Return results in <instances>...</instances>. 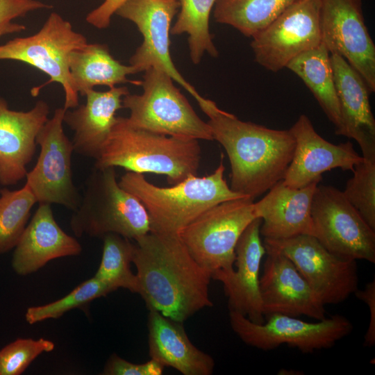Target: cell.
<instances>
[{
	"label": "cell",
	"instance_id": "20",
	"mask_svg": "<svg viewBox=\"0 0 375 375\" xmlns=\"http://www.w3.org/2000/svg\"><path fill=\"white\" fill-rule=\"evenodd\" d=\"M341 127L337 135L353 139L360 146L362 156L375 160V119L365 81L347 61L338 54H331Z\"/></svg>",
	"mask_w": 375,
	"mask_h": 375
},
{
	"label": "cell",
	"instance_id": "7",
	"mask_svg": "<svg viewBox=\"0 0 375 375\" xmlns=\"http://www.w3.org/2000/svg\"><path fill=\"white\" fill-rule=\"evenodd\" d=\"M87 43V38L74 31L69 22L53 12L35 34L0 44V60L22 62L49 76L47 82L31 90L33 96L50 83H60L65 94L63 108L69 110L79 105L69 69V56Z\"/></svg>",
	"mask_w": 375,
	"mask_h": 375
},
{
	"label": "cell",
	"instance_id": "19",
	"mask_svg": "<svg viewBox=\"0 0 375 375\" xmlns=\"http://www.w3.org/2000/svg\"><path fill=\"white\" fill-rule=\"evenodd\" d=\"M49 106L38 101L28 111L10 109L0 97V183L12 185L26 177L32 160L36 138L49 119Z\"/></svg>",
	"mask_w": 375,
	"mask_h": 375
},
{
	"label": "cell",
	"instance_id": "37",
	"mask_svg": "<svg viewBox=\"0 0 375 375\" xmlns=\"http://www.w3.org/2000/svg\"><path fill=\"white\" fill-rule=\"evenodd\" d=\"M354 294L365 302L369 309L370 319L364 337V345L371 347L375 344V281L367 283L362 290H357Z\"/></svg>",
	"mask_w": 375,
	"mask_h": 375
},
{
	"label": "cell",
	"instance_id": "14",
	"mask_svg": "<svg viewBox=\"0 0 375 375\" xmlns=\"http://www.w3.org/2000/svg\"><path fill=\"white\" fill-rule=\"evenodd\" d=\"M180 8L178 0H128L115 14L135 24L142 35V44L129 59L138 72L158 67L188 91L199 106L206 100L178 71L169 50L171 23Z\"/></svg>",
	"mask_w": 375,
	"mask_h": 375
},
{
	"label": "cell",
	"instance_id": "8",
	"mask_svg": "<svg viewBox=\"0 0 375 375\" xmlns=\"http://www.w3.org/2000/svg\"><path fill=\"white\" fill-rule=\"evenodd\" d=\"M256 218L253 199L230 200L203 212L178 235L192 258L212 276L217 270L234 269L237 242Z\"/></svg>",
	"mask_w": 375,
	"mask_h": 375
},
{
	"label": "cell",
	"instance_id": "10",
	"mask_svg": "<svg viewBox=\"0 0 375 375\" xmlns=\"http://www.w3.org/2000/svg\"><path fill=\"white\" fill-rule=\"evenodd\" d=\"M311 217L312 236L330 252L343 259L375 262V230L342 191L331 185H317Z\"/></svg>",
	"mask_w": 375,
	"mask_h": 375
},
{
	"label": "cell",
	"instance_id": "16",
	"mask_svg": "<svg viewBox=\"0 0 375 375\" xmlns=\"http://www.w3.org/2000/svg\"><path fill=\"white\" fill-rule=\"evenodd\" d=\"M264 246L267 258L260 276V293L265 317L282 314L324 319L325 305L291 260L279 250Z\"/></svg>",
	"mask_w": 375,
	"mask_h": 375
},
{
	"label": "cell",
	"instance_id": "30",
	"mask_svg": "<svg viewBox=\"0 0 375 375\" xmlns=\"http://www.w3.org/2000/svg\"><path fill=\"white\" fill-rule=\"evenodd\" d=\"M37 203L26 184L19 190H0V255L17 245Z\"/></svg>",
	"mask_w": 375,
	"mask_h": 375
},
{
	"label": "cell",
	"instance_id": "27",
	"mask_svg": "<svg viewBox=\"0 0 375 375\" xmlns=\"http://www.w3.org/2000/svg\"><path fill=\"white\" fill-rule=\"evenodd\" d=\"M297 0H217L215 20L252 38Z\"/></svg>",
	"mask_w": 375,
	"mask_h": 375
},
{
	"label": "cell",
	"instance_id": "28",
	"mask_svg": "<svg viewBox=\"0 0 375 375\" xmlns=\"http://www.w3.org/2000/svg\"><path fill=\"white\" fill-rule=\"evenodd\" d=\"M216 1L179 0L180 12L170 33L188 34L190 56L194 65L199 64L206 53L212 58L218 57L209 28L210 12Z\"/></svg>",
	"mask_w": 375,
	"mask_h": 375
},
{
	"label": "cell",
	"instance_id": "12",
	"mask_svg": "<svg viewBox=\"0 0 375 375\" xmlns=\"http://www.w3.org/2000/svg\"><path fill=\"white\" fill-rule=\"evenodd\" d=\"M66 110L56 108L40 129L36 144L40 153L33 169L26 175L25 184L39 203L58 204L75 210L81 197L72 180V142L63 130Z\"/></svg>",
	"mask_w": 375,
	"mask_h": 375
},
{
	"label": "cell",
	"instance_id": "5",
	"mask_svg": "<svg viewBox=\"0 0 375 375\" xmlns=\"http://www.w3.org/2000/svg\"><path fill=\"white\" fill-rule=\"evenodd\" d=\"M69 221L74 235L103 237L116 233L130 240L150 232L148 214L141 202L123 189L115 167H94L83 196Z\"/></svg>",
	"mask_w": 375,
	"mask_h": 375
},
{
	"label": "cell",
	"instance_id": "32",
	"mask_svg": "<svg viewBox=\"0 0 375 375\" xmlns=\"http://www.w3.org/2000/svg\"><path fill=\"white\" fill-rule=\"evenodd\" d=\"M343 194L368 225L375 230V160H363L355 165Z\"/></svg>",
	"mask_w": 375,
	"mask_h": 375
},
{
	"label": "cell",
	"instance_id": "6",
	"mask_svg": "<svg viewBox=\"0 0 375 375\" xmlns=\"http://www.w3.org/2000/svg\"><path fill=\"white\" fill-rule=\"evenodd\" d=\"M144 72L142 93H128L122 99L132 126L178 138L213 140L208 122L197 115L167 73L155 67Z\"/></svg>",
	"mask_w": 375,
	"mask_h": 375
},
{
	"label": "cell",
	"instance_id": "18",
	"mask_svg": "<svg viewBox=\"0 0 375 375\" xmlns=\"http://www.w3.org/2000/svg\"><path fill=\"white\" fill-rule=\"evenodd\" d=\"M261 223L260 218L255 219L240 237L235 247L236 269L217 270L211 276L222 283L229 311L257 324L265 320L260 293V270L265 254L260 233Z\"/></svg>",
	"mask_w": 375,
	"mask_h": 375
},
{
	"label": "cell",
	"instance_id": "33",
	"mask_svg": "<svg viewBox=\"0 0 375 375\" xmlns=\"http://www.w3.org/2000/svg\"><path fill=\"white\" fill-rule=\"evenodd\" d=\"M44 338H18L0 350V375H19L39 355L53 350Z\"/></svg>",
	"mask_w": 375,
	"mask_h": 375
},
{
	"label": "cell",
	"instance_id": "25",
	"mask_svg": "<svg viewBox=\"0 0 375 375\" xmlns=\"http://www.w3.org/2000/svg\"><path fill=\"white\" fill-rule=\"evenodd\" d=\"M69 69L75 90L81 96L94 87L109 88L130 83L141 85V81H131L128 76L138 73L134 67L116 60L106 44L87 43L72 51Z\"/></svg>",
	"mask_w": 375,
	"mask_h": 375
},
{
	"label": "cell",
	"instance_id": "17",
	"mask_svg": "<svg viewBox=\"0 0 375 375\" xmlns=\"http://www.w3.org/2000/svg\"><path fill=\"white\" fill-rule=\"evenodd\" d=\"M290 130L295 147L282 180L290 188H301L321 181L322 174L333 169L352 172L363 160L349 141L335 144L324 139L306 115H301Z\"/></svg>",
	"mask_w": 375,
	"mask_h": 375
},
{
	"label": "cell",
	"instance_id": "9",
	"mask_svg": "<svg viewBox=\"0 0 375 375\" xmlns=\"http://www.w3.org/2000/svg\"><path fill=\"white\" fill-rule=\"evenodd\" d=\"M230 325L246 344L263 351L273 350L281 344L297 348L303 353L328 349L349 335L352 323L344 316L335 315L317 322L296 317L272 314L265 322L257 324L247 317L229 311Z\"/></svg>",
	"mask_w": 375,
	"mask_h": 375
},
{
	"label": "cell",
	"instance_id": "3",
	"mask_svg": "<svg viewBox=\"0 0 375 375\" xmlns=\"http://www.w3.org/2000/svg\"><path fill=\"white\" fill-rule=\"evenodd\" d=\"M224 156L210 175L190 176L171 187L149 182L143 174L127 172L119 185L135 196L144 207L150 232L179 235L190 223L210 208L222 202L248 197L232 190L224 178Z\"/></svg>",
	"mask_w": 375,
	"mask_h": 375
},
{
	"label": "cell",
	"instance_id": "34",
	"mask_svg": "<svg viewBox=\"0 0 375 375\" xmlns=\"http://www.w3.org/2000/svg\"><path fill=\"white\" fill-rule=\"evenodd\" d=\"M51 7L38 0H0V38L26 30L24 25L13 22L16 18L36 10Z\"/></svg>",
	"mask_w": 375,
	"mask_h": 375
},
{
	"label": "cell",
	"instance_id": "4",
	"mask_svg": "<svg viewBox=\"0 0 375 375\" xmlns=\"http://www.w3.org/2000/svg\"><path fill=\"white\" fill-rule=\"evenodd\" d=\"M201 154L199 140L153 133L117 117L94 167H120L135 173L162 174L175 185L197 175Z\"/></svg>",
	"mask_w": 375,
	"mask_h": 375
},
{
	"label": "cell",
	"instance_id": "24",
	"mask_svg": "<svg viewBox=\"0 0 375 375\" xmlns=\"http://www.w3.org/2000/svg\"><path fill=\"white\" fill-rule=\"evenodd\" d=\"M148 347L150 358L183 375H211L214 359L196 347L183 323L154 309H148Z\"/></svg>",
	"mask_w": 375,
	"mask_h": 375
},
{
	"label": "cell",
	"instance_id": "15",
	"mask_svg": "<svg viewBox=\"0 0 375 375\" xmlns=\"http://www.w3.org/2000/svg\"><path fill=\"white\" fill-rule=\"evenodd\" d=\"M322 42L342 56L375 92V45L366 26L361 0H319Z\"/></svg>",
	"mask_w": 375,
	"mask_h": 375
},
{
	"label": "cell",
	"instance_id": "35",
	"mask_svg": "<svg viewBox=\"0 0 375 375\" xmlns=\"http://www.w3.org/2000/svg\"><path fill=\"white\" fill-rule=\"evenodd\" d=\"M164 367L163 365L152 358L142 364H135L113 353L105 364L102 374L161 375Z\"/></svg>",
	"mask_w": 375,
	"mask_h": 375
},
{
	"label": "cell",
	"instance_id": "21",
	"mask_svg": "<svg viewBox=\"0 0 375 375\" xmlns=\"http://www.w3.org/2000/svg\"><path fill=\"white\" fill-rule=\"evenodd\" d=\"M319 182L292 188L280 181L254 203L256 217L262 220L261 236L281 240L303 234L312 235L311 206Z\"/></svg>",
	"mask_w": 375,
	"mask_h": 375
},
{
	"label": "cell",
	"instance_id": "13",
	"mask_svg": "<svg viewBox=\"0 0 375 375\" xmlns=\"http://www.w3.org/2000/svg\"><path fill=\"white\" fill-rule=\"evenodd\" d=\"M319 0H297L251 38L255 61L277 72L322 43Z\"/></svg>",
	"mask_w": 375,
	"mask_h": 375
},
{
	"label": "cell",
	"instance_id": "23",
	"mask_svg": "<svg viewBox=\"0 0 375 375\" xmlns=\"http://www.w3.org/2000/svg\"><path fill=\"white\" fill-rule=\"evenodd\" d=\"M127 87L114 86L106 91H88L84 104L66 110L63 123L73 131L74 151L96 160L117 121V112L123 108Z\"/></svg>",
	"mask_w": 375,
	"mask_h": 375
},
{
	"label": "cell",
	"instance_id": "29",
	"mask_svg": "<svg viewBox=\"0 0 375 375\" xmlns=\"http://www.w3.org/2000/svg\"><path fill=\"white\" fill-rule=\"evenodd\" d=\"M102 238V256L94 276L115 290L122 288L138 293V277L131 270L130 265L135 243L116 233H107Z\"/></svg>",
	"mask_w": 375,
	"mask_h": 375
},
{
	"label": "cell",
	"instance_id": "1",
	"mask_svg": "<svg viewBox=\"0 0 375 375\" xmlns=\"http://www.w3.org/2000/svg\"><path fill=\"white\" fill-rule=\"evenodd\" d=\"M132 262L148 309L183 323L212 307L211 274L190 255L178 235L149 232L135 240Z\"/></svg>",
	"mask_w": 375,
	"mask_h": 375
},
{
	"label": "cell",
	"instance_id": "36",
	"mask_svg": "<svg viewBox=\"0 0 375 375\" xmlns=\"http://www.w3.org/2000/svg\"><path fill=\"white\" fill-rule=\"evenodd\" d=\"M126 1L128 0H103L99 6L87 15L85 20L97 28H106L109 26L112 15Z\"/></svg>",
	"mask_w": 375,
	"mask_h": 375
},
{
	"label": "cell",
	"instance_id": "11",
	"mask_svg": "<svg viewBox=\"0 0 375 375\" xmlns=\"http://www.w3.org/2000/svg\"><path fill=\"white\" fill-rule=\"evenodd\" d=\"M263 244L289 258L324 305L342 303L358 289L356 260L334 255L311 235L264 238Z\"/></svg>",
	"mask_w": 375,
	"mask_h": 375
},
{
	"label": "cell",
	"instance_id": "2",
	"mask_svg": "<svg viewBox=\"0 0 375 375\" xmlns=\"http://www.w3.org/2000/svg\"><path fill=\"white\" fill-rule=\"evenodd\" d=\"M200 108L209 118L213 140L228 155L232 190L254 200L283 179L295 147L290 129L242 121L209 99Z\"/></svg>",
	"mask_w": 375,
	"mask_h": 375
},
{
	"label": "cell",
	"instance_id": "22",
	"mask_svg": "<svg viewBox=\"0 0 375 375\" xmlns=\"http://www.w3.org/2000/svg\"><path fill=\"white\" fill-rule=\"evenodd\" d=\"M82 247L76 239L66 233L56 222L51 204L39 206L26 225L12 258V267L19 275L37 272L49 261L77 256Z\"/></svg>",
	"mask_w": 375,
	"mask_h": 375
},
{
	"label": "cell",
	"instance_id": "31",
	"mask_svg": "<svg viewBox=\"0 0 375 375\" xmlns=\"http://www.w3.org/2000/svg\"><path fill=\"white\" fill-rule=\"evenodd\" d=\"M115 290L94 276L81 283L71 292L51 303L27 309L25 319L30 324L60 317L67 312L85 306L95 299L104 297Z\"/></svg>",
	"mask_w": 375,
	"mask_h": 375
},
{
	"label": "cell",
	"instance_id": "26",
	"mask_svg": "<svg viewBox=\"0 0 375 375\" xmlns=\"http://www.w3.org/2000/svg\"><path fill=\"white\" fill-rule=\"evenodd\" d=\"M310 90L321 108L335 126L337 134L341 117L331 53L322 42L292 59L287 65Z\"/></svg>",
	"mask_w": 375,
	"mask_h": 375
}]
</instances>
